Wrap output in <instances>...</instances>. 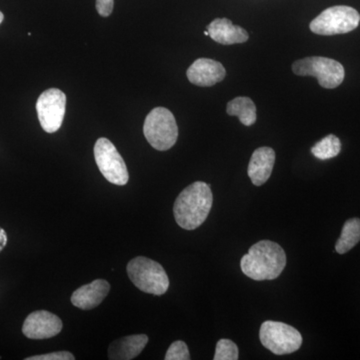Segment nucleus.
<instances>
[{"label":"nucleus","instance_id":"22","mask_svg":"<svg viewBox=\"0 0 360 360\" xmlns=\"http://www.w3.org/2000/svg\"><path fill=\"white\" fill-rule=\"evenodd\" d=\"M96 9L99 15L108 18L113 11V0H96Z\"/></svg>","mask_w":360,"mask_h":360},{"label":"nucleus","instance_id":"6","mask_svg":"<svg viewBox=\"0 0 360 360\" xmlns=\"http://www.w3.org/2000/svg\"><path fill=\"white\" fill-rule=\"evenodd\" d=\"M360 22V14L350 6L329 7L310 22L312 32L319 35H335L356 30Z\"/></svg>","mask_w":360,"mask_h":360},{"label":"nucleus","instance_id":"13","mask_svg":"<svg viewBox=\"0 0 360 360\" xmlns=\"http://www.w3.org/2000/svg\"><path fill=\"white\" fill-rule=\"evenodd\" d=\"M276 162V151L270 148H257L251 156L248 165V176L255 186H264L269 179Z\"/></svg>","mask_w":360,"mask_h":360},{"label":"nucleus","instance_id":"10","mask_svg":"<svg viewBox=\"0 0 360 360\" xmlns=\"http://www.w3.org/2000/svg\"><path fill=\"white\" fill-rule=\"evenodd\" d=\"M63 328V321L56 314L37 310L26 317L22 333L30 340H47L58 335Z\"/></svg>","mask_w":360,"mask_h":360},{"label":"nucleus","instance_id":"25","mask_svg":"<svg viewBox=\"0 0 360 360\" xmlns=\"http://www.w3.org/2000/svg\"><path fill=\"white\" fill-rule=\"evenodd\" d=\"M205 37H210V35H208L207 30H206V32H205Z\"/></svg>","mask_w":360,"mask_h":360},{"label":"nucleus","instance_id":"19","mask_svg":"<svg viewBox=\"0 0 360 360\" xmlns=\"http://www.w3.org/2000/svg\"><path fill=\"white\" fill-rule=\"evenodd\" d=\"M239 352L238 345L232 340H220L215 348L214 360H238Z\"/></svg>","mask_w":360,"mask_h":360},{"label":"nucleus","instance_id":"24","mask_svg":"<svg viewBox=\"0 0 360 360\" xmlns=\"http://www.w3.org/2000/svg\"><path fill=\"white\" fill-rule=\"evenodd\" d=\"M4 13H2L1 11H0V25H1L2 21H4Z\"/></svg>","mask_w":360,"mask_h":360},{"label":"nucleus","instance_id":"14","mask_svg":"<svg viewBox=\"0 0 360 360\" xmlns=\"http://www.w3.org/2000/svg\"><path fill=\"white\" fill-rule=\"evenodd\" d=\"M208 35L217 44L224 45L245 44L250 39L248 32L234 25L227 18H217L207 26Z\"/></svg>","mask_w":360,"mask_h":360},{"label":"nucleus","instance_id":"7","mask_svg":"<svg viewBox=\"0 0 360 360\" xmlns=\"http://www.w3.org/2000/svg\"><path fill=\"white\" fill-rule=\"evenodd\" d=\"M259 338L262 345L276 355L293 354L302 345L300 331L279 321H264L260 328Z\"/></svg>","mask_w":360,"mask_h":360},{"label":"nucleus","instance_id":"17","mask_svg":"<svg viewBox=\"0 0 360 360\" xmlns=\"http://www.w3.org/2000/svg\"><path fill=\"white\" fill-rule=\"evenodd\" d=\"M360 241V219H350L345 221L340 238L336 241L335 250L340 255H345Z\"/></svg>","mask_w":360,"mask_h":360},{"label":"nucleus","instance_id":"15","mask_svg":"<svg viewBox=\"0 0 360 360\" xmlns=\"http://www.w3.org/2000/svg\"><path fill=\"white\" fill-rule=\"evenodd\" d=\"M148 342V336L135 335L125 336L113 341L108 348V359L112 360L134 359L141 354Z\"/></svg>","mask_w":360,"mask_h":360},{"label":"nucleus","instance_id":"8","mask_svg":"<svg viewBox=\"0 0 360 360\" xmlns=\"http://www.w3.org/2000/svg\"><path fill=\"white\" fill-rule=\"evenodd\" d=\"M94 158L99 172L108 181L115 186H125L129 174L127 165L112 142L101 137L94 146Z\"/></svg>","mask_w":360,"mask_h":360},{"label":"nucleus","instance_id":"2","mask_svg":"<svg viewBox=\"0 0 360 360\" xmlns=\"http://www.w3.org/2000/svg\"><path fill=\"white\" fill-rule=\"evenodd\" d=\"M286 265V253L281 245L270 240H262L250 248L241 258L243 274L253 281H274Z\"/></svg>","mask_w":360,"mask_h":360},{"label":"nucleus","instance_id":"4","mask_svg":"<svg viewBox=\"0 0 360 360\" xmlns=\"http://www.w3.org/2000/svg\"><path fill=\"white\" fill-rule=\"evenodd\" d=\"M143 134L148 143L156 150H168L176 143L179 127L172 111L156 108L146 116Z\"/></svg>","mask_w":360,"mask_h":360},{"label":"nucleus","instance_id":"1","mask_svg":"<svg viewBox=\"0 0 360 360\" xmlns=\"http://www.w3.org/2000/svg\"><path fill=\"white\" fill-rule=\"evenodd\" d=\"M213 195L210 184L193 182L180 193L174 206V219L181 229L194 231L207 219Z\"/></svg>","mask_w":360,"mask_h":360},{"label":"nucleus","instance_id":"23","mask_svg":"<svg viewBox=\"0 0 360 360\" xmlns=\"http://www.w3.org/2000/svg\"><path fill=\"white\" fill-rule=\"evenodd\" d=\"M7 245V234L4 229L0 227V252L4 250Z\"/></svg>","mask_w":360,"mask_h":360},{"label":"nucleus","instance_id":"16","mask_svg":"<svg viewBox=\"0 0 360 360\" xmlns=\"http://www.w3.org/2000/svg\"><path fill=\"white\" fill-rule=\"evenodd\" d=\"M227 115L236 116L245 127L257 122V106L250 97L238 96L227 103Z\"/></svg>","mask_w":360,"mask_h":360},{"label":"nucleus","instance_id":"5","mask_svg":"<svg viewBox=\"0 0 360 360\" xmlns=\"http://www.w3.org/2000/svg\"><path fill=\"white\" fill-rule=\"evenodd\" d=\"M292 71L298 77H312L323 89H333L340 86L345 77L342 65L335 59L311 56L296 60Z\"/></svg>","mask_w":360,"mask_h":360},{"label":"nucleus","instance_id":"3","mask_svg":"<svg viewBox=\"0 0 360 360\" xmlns=\"http://www.w3.org/2000/svg\"><path fill=\"white\" fill-rule=\"evenodd\" d=\"M127 274L132 283L143 292L153 295H162L169 288V278L162 265L139 257L130 260L127 264Z\"/></svg>","mask_w":360,"mask_h":360},{"label":"nucleus","instance_id":"12","mask_svg":"<svg viewBox=\"0 0 360 360\" xmlns=\"http://www.w3.org/2000/svg\"><path fill=\"white\" fill-rule=\"evenodd\" d=\"M110 290V284L104 279H96L91 283L85 284L71 295V302L75 307L84 310L96 309Z\"/></svg>","mask_w":360,"mask_h":360},{"label":"nucleus","instance_id":"20","mask_svg":"<svg viewBox=\"0 0 360 360\" xmlns=\"http://www.w3.org/2000/svg\"><path fill=\"white\" fill-rule=\"evenodd\" d=\"M165 360H189L191 354H189L188 347L184 341L176 340L168 348Z\"/></svg>","mask_w":360,"mask_h":360},{"label":"nucleus","instance_id":"18","mask_svg":"<svg viewBox=\"0 0 360 360\" xmlns=\"http://www.w3.org/2000/svg\"><path fill=\"white\" fill-rule=\"evenodd\" d=\"M341 142L335 135L329 134L315 143L311 148V153L321 160H330L340 155Z\"/></svg>","mask_w":360,"mask_h":360},{"label":"nucleus","instance_id":"11","mask_svg":"<svg viewBox=\"0 0 360 360\" xmlns=\"http://www.w3.org/2000/svg\"><path fill=\"white\" fill-rule=\"evenodd\" d=\"M189 82L200 87H210L224 79L226 70L219 61L198 58L189 66L186 72Z\"/></svg>","mask_w":360,"mask_h":360},{"label":"nucleus","instance_id":"21","mask_svg":"<svg viewBox=\"0 0 360 360\" xmlns=\"http://www.w3.org/2000/svg\"><path fill=\"white\" fill-rule=\"evenodd\" d=\"M26 360H75V357L68 352H51V354L34 355L27 357Z\"/></svg>","mask_w":360,"mask_h":360},{"label":"nucleus","instance_id":"9","mask_svg":"<svg viewBox=\"0 0 360 360\" xmlns=\"http://www.w3.org/2000/svg\"><path fill=\"white\" fill-rule=\"evenodd\" d=\"M66 96L61 90L49 89L37 99V110L40 125L47 134L58 131L65 120Z\"/></svg>","mask_w":360,"mask_h":360}]
</instances>
